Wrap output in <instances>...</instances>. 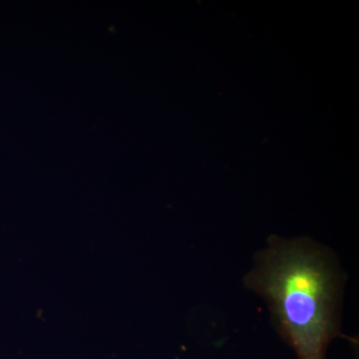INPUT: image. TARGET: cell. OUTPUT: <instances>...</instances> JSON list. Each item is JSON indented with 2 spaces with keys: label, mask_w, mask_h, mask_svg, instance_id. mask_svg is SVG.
Segmentation results:
<instances>
[{
  "label": "cell",
  "mask_w": 359,
  "mask_h": 359,
  "mask_svg": "<svg viewBox=\"0 0 359 359\" xmlns=\"http://www.w3.org/2000/svg\"><path fill=\"white\" fill-rule=\"evenodd\" d=\"M245 283L268 302L276 327L299 359H327L339 337V271L330 255L306 241L275 238Z\"/></svg>",
  "instance_id": "1"
}]
</instances>
